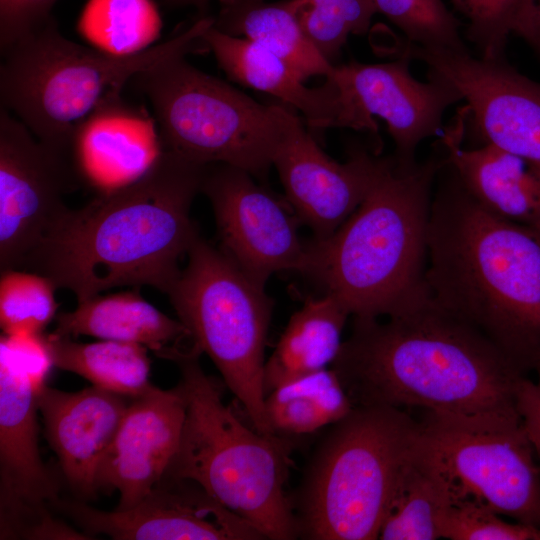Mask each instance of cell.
I'll use <instances>...</instances> for the list:
<instances>
[{
	"instance_id": "d590c367",
	"label": "cell",
	"mask_w": 540,
	"mask_h": 540,
	"mask_svg": "<svg viewBox=\"0 0 540 540\" xmlns=\"http://www.w3.org/2000/svg\"><path fill=\"white\" fill-rule=\"evenodd\" d=\"M537 381L522 377L517 387V408L528 437L540 462V363L537 365Z\"/></svg>"
},
{
	"instance_id": "d4e9b609",
	"label": "cell",
	"mask_w": 540,
	"mask_h": 540,
	"mask_svg": "<svg viewBox=\"0 0 540 540\" xmlns=\"http://www.w3.org/2000/svg\"><path fill=\"white\" fill-rule=\"evenodd\" d=\"M214 18L219 31L247 39L287 62L303 80L329 78L334 65L325 59L303 31L289 0H219Z\"/></svg>"
},
{
	"instance_id": "7a4b0ae2",
	"label": "cell",
	"mask_w": 540,
	"mask_h": 540,
	"mask_svg": "<svg viewBox=\"0 0 540 540\" xmlns=\"http://www.w3.org/2000/svg\"><path fill=\"white\" fill-rule=\"evenodd\" d=\"M206 167L164 149L135 182L68 208L21 268L69 290L77 303L121 286L167 294L200 236L190 209Z\"/></svg>"
},
{
	"instance_id": "1f68e13d",
	"label": "cell",
	"mask_w": 540,
	"mask_h": 540,
	"mask_svg": "<svg viewBox=\"0 0 540 540\" xmlns=\"http://www.w3.org/2000/svg\"><path fill=\"white\" fill-rule=\"evenodd\" d=\"M377 12L398 27L407 42L429 50L469 51L461 23L442 0H373Z\"/></svg>"
},
{
	"instance_id": "7402d4cb",
	"label": "cell",
	"mask_w": 540,
	"mask_h": 540,
	"mask_svg": "<svg viewBox=\"0 0 540 540\" xmlns=\"http://www.w3.org/2000/svg\"><path fill=\"white\" fill-rule=\"evenodd\" d=\"M466 105L440 139L447 161L471 196L497 216L540 227V173L524 159L492 144L464 148Z\"/></svg>"
},
{
	"instance_id": "e575fe53",
	"label": "cell",
	"mask_w": 540,
	"mask_h": 540,
	"mask_svg": "<svg viewBox=\"0 0 540 540\" xmlns=\"http://www.w3.org/2000/svg\"><path fill=\"white\" fill-rule=\"evenodd\" d=\"M56 1L0 0L1 52L47 22Z\"/></svg>"
},
{
	"instance_id": "9a60e30c",
	"label": "cell",
	"mask_w": 540,
	"mask_h": 540,
	"mask_svg": "<svg viewBox=\"0 0 540 540\" xmlns=\"http://www.w3.org/2000/svg\"><path fill=\"white\" fill-rule=\"evenodd\" d=\"M92 538L116 540L265 539L192 480L164 476L136 505L103 511L82 500L59 499L53 506Z\"/></svg>"
},
{
	"instance_id": "ac0fdd59",
	"label": "cell",
	"mask_w": 540,
	"mask_h": 540,
	"mask_svg": "<svg viewBox=\"0 0 540 540\" xmlns=\"http://www.w3.org/2000/svg\"><path fill=\"white\" fill-rule=\"evenodd\" d=\"M186 398L179 384L132 398L95 475L96 492L120 495L116 510L139 503L165 476L179 447Z\"/></svg>"
},
{
	"instance_id": "5bb4252c",
	"label": "cell",
	"mask_w": 540,
	"mask_h": 540,
	"mask_svg": "<svg viewBox=\"0 0 540 540\" xmlns=\"http://www.w3.org/2000/svg\"><path fill=\"white\" fill-rule=\"evenodd\" d=\"M249 172L207 165L201 192L211 202L221 251L255 284L265 288L276 272H302L306 244L289 203L257 184Z\"/></svg>"
},
{
	"instance_id": "5b68a950",
	"label": "cell",
	"mask_w": 540,
	"mask_h": 540,
	"mask_svg": "<svg viewBox=\"0 0 540 540\" xmlns=\"http://www.w3.org/2000/svg\"><path fill=\"white\" fill-rule=\"evenodd\" d=\"M200 351L178 357L186 416L177 452L165 474L199 484L265 539L299 537L285 493L291 442L245 425L200 366Z\"/></svg>"
},
{
	"instance_id": "9c48e42d",
	"label": "cell",
	"mask_w": 540,
	"mask_h": 540,
	"mask_svg": "<svg viewBox=\"0 0 540 540\" xmlns=\"http://www.w3.org/2000/svg\"><path fill=\"white\" fill-rule=\"evenodd\" d=\"M167 295L179 320L220 372L249 418L264 435L265 346L273 302L221 250L200 236Z\"/></svg>"
},
{
	"instance_id": "8d00e7d4",
	"label": "cell",
	"mask_w": 540,
	"mask_h": 540,
	"mask_svg": "<svg viewBox=\"0 0 540 540\" xmlns=\"http://www.w3.org/2000/svg\"><path fill=\"white\" fill-rule=\"evenodd\" d=\"M514 34L524 39L540 57V0H526Z\"/></svg>"
},
{
	"instance_id": "4fadbf2b",
	"label": "cell",
	"mask_w": 540,
	"mask_h": 540,
	"mask_svg": "<svg viewBox=\"0 0 540 540\" xmlns=\"http://www.w3.org/2000/svg\"><path fill=\"white\" fill-rule=\"evenodd\" d=\"M81 187L69 158L0 109V270L20 269Z\"/></svg>"
},
{
	"instance_id": "cb8c5ba5",
	"label": "cell",
	"mask_w": 540,
	"mask_h": 540,
	"mask_svg": "<svg viewBox=\"0 0 540 540\" xmlns=\"http://www.w3.org/2000/svg\"><path fill=\"white\" fill-rule=\"evenodd\" d=\"M349 312L332 295L305 300L289 319L264 367V391L332 365Z\"/></svg>"
},
{
	"instance_id": "7c38bea8",
	"label": "cell",
	"mask_w": 540,
	"mask_h": 540,
	"mask_svg": "<svg viewBox=\"0 0 540 540\" xmlns=\"http://www.w3.org/2000/svg\"><path fill=\"white\" fill-rule=\"evenodd\" d=\"M400 56L419 60L428 75L454 86L465 100V131L512 153L540 173V83L503 60L475 57L470 51L429 50L407 42Z\"/></svg>"
},
{
	"instance_id": "603a6c76",
	"label": "cell",
	"mask_w": 540,
	"mask_h": 540,
	"mask_svg": "<svg viewBox=\"0 0 540 540\" xmlns=\"http://www.w3.org/2000/svg\"><path fill=\"white\" fill-rule=\"evenodd\" d=\"M53 333L136 343L171 361L200 350L185 325L145 300L138 288L77 303L74 310L56 316Z\"/></svg>"
},
{
	"instance_id": "ffe728a7",
	"label": "cell",
	"mask_w": 540,
	"mask_h": 540,
	"mask_svg": "<svg viewBox=\"0 0 540 540\" xmlns=\"http://www.w3.org/2000/svg\"><path fill=\"white\" fill-rule=\"evenodd\" d=\"M132 398L92 385L65 392L47 384L37 393L45 436L62 475L80 500L97 495L98 465L114 439Z\"/></svg>"
},
{
	"instance_id": "484cf974",
	"label": "cell",
	"mask_w": 540,
	"mask_h": 540,
	"mask_svg": "<svg viewBox=\"0 0 540 540\" xmlns=\"http://www.w3.org/2000/svg\"><path fill=\"white\" fill-rule=\"evenodd\" d=\"M451 482L420 439L395 491L378 539L441 538L444 517L456 500Z\"/></svg>"
},
{
	"instance_id": "44dd1931",
	"label": "cell",
	"mask_w": 540,
	"mask_h": 540,
	"mask_svg": "<svg viewBox=\"0 0 540 540\" xmlns=\"http://www.w3.org/2000/svg\"><path fill=\"white\" fill-rule=\"evenodd\" d=\"M204 41L229 79L298 109L310 127L360 131L353 111L331 78L322 86L308 87L277 55L247 39L225 34L214 25L204 34Z\"/></svg>"
},
{
	"instance_id": "d6986e66",
	"label": "cell",
	"mask_w": 540,
	"mask_h": 540,
	"mask_svg": "<svg viewBox=\"0 0 540 540\" xmlns=\"http://www.w3.org/2000/svg\"><path fill=\"white\" fill-rule=\"evenodd\" d=\"M163 151L154 115L117 95L77 126L68 158L80 186L102 194L141 178Z\"/></svg>"
},
{
	"instance_id": "e0dca14e",
	"label": "cell",
	"mask_w": 540,
	"mask_h": 540,
	"mask_svg": "<svg viewBox=\"0 0 540 540\" xmlns=\"http://www.w3.org/2000/svg\"><path fill=\"white\" fill-rule=\"evenodd\" d=\"M409 60L363 64L351 61L334 65L331 78L354 110L365 131L378 136L373 116L382 118L395 144V157L403 163L416 162L418 145L439 134L445 111L462 100L447 81L428 75L427 82L415 79ZM327 79V78H326Z\"/></svg>"
},
{
	"instance_id": "ba28073f",
	"label": "cell",
	"mask_w": 540,
	"mask_h": 540,
	"mask_svg": "<svg viewBox=\"0 0 540 540\" xmlns=\"http://www.w3.org/2000/svg\"><path fill=\"white\" fill-rule=\"evenodd\" d=\"M131 81L149 100L164 149L198 164L265 175L290 110L261 104L175 56Z\"/></svg>"
},
{
	"instance_id": "277c9868",
	"label": "cell",
	"mask_w": 540,
	"mask_h": 540,
	"mask_svg": "<svg viewBox=\"0 0 540 540\" xmlns=\"http://www.w3.org/2000/svg\"><path fill=\"white\" fill-rule=\"evenodd\" d=\"M442 143L422 162L395 155L365 199L329 237L306 244L301 273L356 318L390 317L428 292L427 235Z\"/></svg>"
},
{
	"instance_id": "74e56055",
	"label": "cell",
	"mask_w": 540,
	"mask_h": 540,
	"mask_svg": "<svg viewBox=\"0 0 540 540\" xmlns=\"http://www.w3.org/2000/svg\"><path fill=\"white\" fill-rule=\"evenodd\" d=\"M170 6H195L200 10H204L209 0H165Z\"/></svg>"
},
{
	"instance_id": "3957f363",
	"label": "cell",
	"mask_w": 540,
	"mask_h": 540,
	"mask_svg": "<svg viewBox=\"0 0 540 540\" xmlns=\"http://www.w3.org/2000/svg\"><path fill=\"white\" fill-rule=\"evenodd\" d=\"M425 280L430 296L523 373L540 363V227L495 215L445 158L432 194Z\"/></svg>"
},
{
	"instance_id": "8992f818",
	"label": "cell",
	"mask_w": 540,
	"mask_h": 540,
	"mask_svg": "<svg viewBox=\"0 0 540 540\" xmlns=\"http://www.w3.org/2000/svg\"><path fill=\"white\" fill-rule=\"evenodd\" d=\"M204 16L178 35L127 57L106 54L65 38L50 18L2 51L1 106L51 149L68 156L77 126L125 84L175 56L208 51Z\"/></svg>"
},
{
	"instance_id": "2e32d148",
	"label": "cell",
	"mask_w": 540,
	"mask_h": 540,
	"mask_svg": "<svg viewBox=\"0 0 540 540\" xmlns=\"http://www.w3.org/2000/svg\"><path fill=\"white\" fill-rule=\"evenodd\" d=\"M388 157L356 147L345 162L339 163L323 152L290 112L272 166L300 223L312 230L314 239H324L362 203Z\"/></svg>"
},
{
	"instance_id": "f1b7e54d",
	"label": "cell",
	"mask_w": 540,
	"mask_h": 540,
	"mask_svg": "<svg viewBox=\"0 0 540 540\" xmlns=\"http://www.w3.org/2000/svg\"><path fill=\"white\" fill-rule=\"evenodd\" d=\"M161 29L152 0H88L77 21V31L89 46L119 57L148 50Z\"/></svg>"
},
{
	"instance_id": "4dcf8cb0",
	"label": "cell",
	"mask_w": 540,
	"mask_h": 540,
	"mask_svg": "<svg viewBox=\"0 0 540 540\" xmlns=\"http://www.w3.org/2000/svg\"><path fill=\"white\" fill-rule=\"evenodd\" d=\"M55 285L36 272H1L0 325L6 335L43 334L56 317Z\"/></svg>"
},
{
	"instance_id": "8fae6325",
	"label": "cell",
	"mask_w": 540,
	"mask_h": 540,
	"mask_svg": "<svg viewBox=\"0 0 540 540\" xmlns=\"http://www.w3.org/2000/svg\"><path fill=\"white\" fill-rule=\"evenodd\" d=\"M421 441L457 499L540 528V465L523 421L469 419L425 412Z\"/></svg>"
},
{
	"instance_id": "836d02e7",
	"label": "cell",
	"mask_w": 540,
	"mask_h": 540,
	"mask_svg": "<svg viewBox=\"0 0 540 540\" xmlns=\"http://www.w3.org/2000/svg\"><path fill=\"white\" fill-rule=\"evenodd\" d=\"M441 538L451 540H540V528L502 519L489 507L469 499H457L447 511Z\"/></svg>"
},
{
	"instance_id": "83f0119b",
	"label": "cell",
	"mask_w": 540,
	"mask_h": 540,
	"mask_svg": "<svg viewBox=\"0 0 540 540\" xmlns=\"http://www.w3.org/2000/svg\"><path fill=\"white\" fill-rule=\"evenodd\" d=\"M268 422L277 435H304L332 425L354 405L332 368L297 378L266 395Z\"/></svg>"
},
{
	"instance_id": "f546056e",
	"label": "cell",
	"mask_w": 540,
	"mask_h": 540,
	"mask_svg": "<svg viewBox=\"0 0 540 540\" xmlns=\"http://www.w3.org/2000/svg\"><path fill=\"white\" fill-rule=\"evenodd\" d=\"M300 25L330 63L350 35H364L377 13L373 0H289ZM334 65V64H333Z\"/></svg>"
},
{
	"instance_id": "6da1fadb",
	"label": "cell",
	"mask_w": 540,
	"mask_h": 540,
	"mask_svg": "<svg viewBox=\"0 0 540 540\" xmlns=\"http://www.w3.org/2000/svg\"><path fill=\"white\" fill-rule=\"evenodd\" d=\"M331 365L355 406L420 408L440 416L519 419L525 376L473 326L429 292L400 313L353 317Z\"/></svg>"
},
{
	"instance_id": "d6a6232c",
	"label": "cell",
	"mask_w": 540,
	"mask_h": 540,
	"mask_svg": "<svg viewBox=\"0 0 540 540\" xmlns=\"http://www.w3.org/2000/svg\"><path fill=\"white\" fill-rule=\"evenodd\" d=\"M466 20V37L486 60L505 59L508 37L514 34L526 0H451Z\"/></svg>"
},
{
	"instance_id": "30bf717a",
	"label": "cell",
	"mask_w": 540,
	"mask_h": 540,
	"mask_svg": "<svg viewBox=\"0 0 540 540\" xmlns=\"http://www.w3.org/2000/svg\"><path fill=\"white\" fill-rule=\"evenodd\" d=\"M54 367L45 334L0 338V538L29 537L52 517L59 480L38 447L37 393Z\"/></svg>"
},
{
	"instance_id": "52a82bcc",
	"label": "cell",
	"mask_w": 540,
	"mask_h": 540,
	"mask_svg": "<svg viewBox=\"0 0 540 540\" xmlns=\"http://www.w3.org/2000/svg\"><path fill=\"white\" fill-rule=\"evenodd\" d=\"M419 439V421L390 406H355L332 424L290 498L299 537L378 539Z\"/></svg>"
},
{
	"instance_id": "4316f807",
	"label": "cell",
	"mask_w": 540,
	"mask_h": 540,
	"mask_svg": "<svg viewBox=\"0 0 540 540\" xmlns=\"http://www.w3.org/2000/svg\"><path fill=\"white\" fill-rule=\"evenodd\" d=\"M46 336L54 367L75 373L93 385L136 398L152 388L148 348L114 340L81 343L72 337Z\"/></svg>"
}]
</instances>
